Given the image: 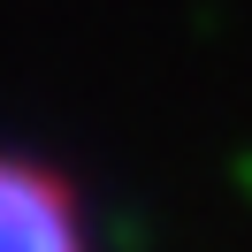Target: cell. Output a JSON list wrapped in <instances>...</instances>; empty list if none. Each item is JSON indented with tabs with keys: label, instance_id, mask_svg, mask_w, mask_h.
<instances>
[{
	"label": "cell",
	"instance_id": "obj_1",
	"mask_svg": "<svg viewBox=\"0 0 252 252\" xmlns=\"http://www.w3.org/2000/svg\"><path fill=\"white\" fill-rule=\"evenodd\" d=\"M0 252H92L84 206L46 160L0 145Z\"/></svg>",
	"mask_w": 252,
	"mask_h": 252
}]
</instances>
